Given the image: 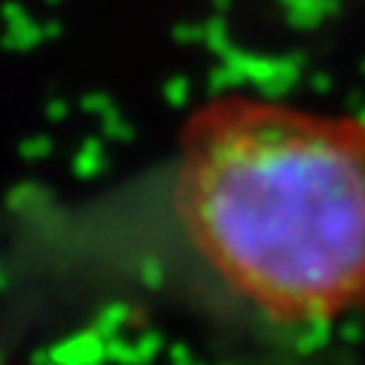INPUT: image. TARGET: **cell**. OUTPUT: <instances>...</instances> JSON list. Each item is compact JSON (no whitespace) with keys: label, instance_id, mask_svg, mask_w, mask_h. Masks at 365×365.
I'll list each match as a JSON object with an SVG mask.
<instances>
[{"label":"cell","instance_id":"6da1fadb","mask_svg":"<svg viewBox=\"0 0 365 365\" xmlns=\"http://www.w3.org/2000/svg\"><path fill=\"white\" fill-rule=\"evenodd\" d=\"M170 204L189 250L250 314L317 329L365 307V119L225 95L180 134Z\"/></svg>","mask_w":365,"mask_h":365}]
</instances>
